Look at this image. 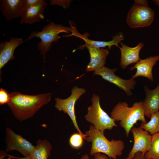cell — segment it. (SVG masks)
<instances>
[{
  "label": "cell",
  "mask_w": 159,
  "mask_h": 159,
  "mask_svg": "<svg viewBox=\"0 0 159 159\" xmlns=\"http://www.w3.org/2000/svg\"><path fill=\"white\" fill-rule=\"evenodd\" d=\"M51 96L50 93L30 95L13 92L9 94L7 104L15 118L22 121L33 117L41 107L49 102Z\"/></svg>",
  "instance_id": "cell-1"
},
{
  "label": "cell",
  "mask_w": 159,
  "mask_h": 159,
  "mask_svg": "<svg viewBox=\"0 0 159 159\" xmlns=\"http://www.w3.org/2000/svg\"><path fill=\"white\" fill-rule=\"evenodd\" d=\"M87 135L85 140L91 143L90 152L91 156L97 153H103L110 159H117L121 156L125 148V143L121 140L112 139L110 141L105 137L104 133L90 125L88 130L85 132Z\"/></svg>",
  "instance_id": "cell-2"
},
{
  "label": "cell",
  "mask_w": 159,
  "mask_h": 159,
  "mask_svg": "<svg viewBox=\"0 0 159 159\" xmlns=\"http://www.w3.org/2000/svg\"><path fill=\"white\" fill-rule=\"evenodd\" d=\"M110 117L115 121H120L119 124L125 130L127 137L138 121L147 122L142 101L134 103L130 107L125 102H119L113 109Z\"/></svg>",
  "instance_id": "cell-3"
},
{
  "label": "cell",
  "mask_w": 159,
  "mask_h": 159,
  "mask_svg": "<svg viewBox=\"0 0 159 159\" xmlns=\"http://www.w3.org/2000/svg\"><path fill=\"white\" fill-rule=\"evenodd\" d=\"M71 29V27L51 22L45 25L41 31L32 32L24 42L34 37L40 38L41 41L38 44L37 48L44 61L46 54L51 49L52 43L57 41L60 38L59 34L69 33Z\"/></svg>",
  "instance_id": "cell-4"
},
{
  "label": "cell",
  "mask_w": 159,
  "mask_h": 159,
  "mask_svg": "<svg viewBox=\"0 0 159 159\" xmlns=\"http://www.w3.org/2000/svg\"><path fill=\"white\" fill-rule=\"evenodd\" d=\"M100 98L94 93L91 99L92 104L87 108V112L85 118L88 122L102 133L105 130H111L118 125L115 121L102 108Z\"/></svg>",
  "instance_id": "cell-5"
},
{
  "label": "cell",
  "mask_w": 159,
  "mask_h": 159,
  "mask_svg": "<svg viewBox=\"0 0 159 159\" xmlns=\"http://www.w3.org/2000/svg\"><path fill=\"white\" fill-rule=\"evenodd\" d=\"M86 91L84 88L75 86L72 89L71 95L65 99L58 97L55 98V108L59 111H63L69 115L76 130L85 140L87 136L82 132L78 126L75 114V105L77 100Z\"/></svg>",
  "instance_id": "cell-6"
},
{
  "label": "cell",
  "mask_w": 159,
  "mask_h": 159,
  "mask_svg": "<svg viewBox=\"0 0 159 159\" xmlns=\"http://www.w3.org/2000/svg\"><path fill=\"white\" fill-rule=\"evenodd\" d=\"M155 12L148 5L134 3L127 15L126 22L132 28L150 25L153 21Z\"/></svg>",
  "instance_id": "cell-7"
},
{
  "label": "cell",
  "mask_w": 159,
  "mask_h": 159,
  "mask_svg": "<svg viewBox=\"0 0 159 159\" xmlns=\"http://www.w3.org/2000/svg\"><path fill=\"white\" fill-rule=\"evenodd\" d=\"M5 133L6 152L16 150L24 157L29 156L34 150V146L20 135L15 133L9 128H6Z\"/></svg>",
  "instance_id": "cell-8"
},
{
  "label": "cell",
  "mask_w": 159,
  "mask_h": 159,
  "mask_svg": "<svg viewBox=\"0 0 159 159\" xmlns=\"http://www.w3.org/2000/svg\"><path fill=\"white\" fill-rule=\"evenodd\" d=\"M134 140L133 147L126 159H133L136 154L141 153L145 155L150 149L152 135L140 127H133L131 130Z\"/></svg>",
  "instance_id": "cell-9"
},
{
  "label": "cell",
  "mask_w": 159,
  "mask_h": 159,
  "mask_svg": "<svg viewBox=\"0 0 159 159\" xmlns=\"http://www.w3.org/2000/svg\"><path fill=\"white\" fill-rule=\"evenodd\" d=\"M117 70L116 68L111 69L104 67L94 71L93 75H100L102 78L117 86L123 90L127 96H131V90L134 89L136 84V81L132 78L129 80H124L116 76L115 72Z\"/></svg>",
  "instance_id": "cell-10"
},
{
  "label": "cell",
  "mask_w": 159,
  "mask_h": 159,
  "mask_svg": "<svg viewBox=\"0 0 159 159\" xmlns=\"http://www.w3.org/2000/svg\"><path fill=\"white\" fill-rule=\"evenodd\" d=\"M85 47L87 48L90 56V61L86 69L87 71L94 72L105 67L106 58L109 54L107 49L85 44L80 48Z\"/></svg>",
  "instance_id": "cell-11"
},
{
  "label": "cell",
  "mask_w": 159,
  "mask_h": 159,
  "mask_svg": "<svg viewBox=\"0 0 159 159\" xmlns=\"http://www.w3.org/2000/svg\"><path fill=\"white\" fill-rule=\"evenodd\" d=\"M24 9V0H0L1 12L8 21L20 17Z\"/></svg>",
  "instance_id": "cell-12"
},
{
  "label": "cell",
  "mask_w": 159,
  "mask_h": 159,
  "mask_svg": "<svg viewBox=\"0 0 159 159\" xmlns=\"http://www.w3.org/2000/svg\"><path fill=\"white\" fill-rule=\"evenodd\" d=\"M71 28L72 34L66 36L69 37L75 36L84 40L85 42V44L92 46L98 48H103L108 47L110 49L113 46H115L119 47L118 44L122 41L124 39V36L122 33H119L118 34L112 37V39L109 41H102L93 40L88 38L89 34L86 33L83 34H80L77 30L76 28L70 24Z\"/></svg>",
  "instance_id": "cell-13"
},
{
  "label": "cell",
  "mask_w": 159,
  "mask_h": 159,
  "mask_svg": "<svg viewBox=\"0 0 159 159\" xmlns=\"http://www.w3.org/2000/svg\"><path fill=\"white\" fill-rule=\"evenodd\" d=\"M24 42L21 38L11 37L9 41H6L0 43V72L1 69L9 61L15 58L14 54L16 48Z\"/></svg>",
  "instance_id": "cell-14"
},
{
  "label": "cell",
  "mask_w": 159,
  "mask_h": 159,
  "mask_svg": "<svg viewBox=\"0 0 159 159\" xmlns=\"http://www.w3.org/2000/svg\"><path fill=\"white\" fill-rule=\"evenodd\" d=\"M121 47H119L121 52V59L120 66L123 69H125L129 65L136 63L140 59L139 53L144 46L142 42H139L134 47H129L122 42L120 43Z\"/></svg>",
  "instance_id": "cell-15"
},
{
  "label": "cell",
  "mask_w": 159,
  "mask_h": 159,
  "mask_svg": "<svg viewBox=\"0 0 159 159\" xmlns=\"http://www.w3.org/2000/svg\"><path fill=\"white\" fill-rule=\"evenodd\" d=\"M47 5L45 1L38 5L25 8L20 17V24L32 25L44 19V14Z\"/></svg>",
  "instance_id": "cell-16"
},
{
  "label": "cell",
  "mask_w": 159,
  "mask_h": 159,
  "mask_svg": "<svg viewBox=\"0 0 159 159\" xmlns=\"http://www.w3.org/2000/svg\"><path fill=\"white\" fill-rule=\"evenodd\" d=\"M159 59V55L150 56L143 59H140L130 69V70L136 69L135 74L132 75L131 78L134 79L138 77L141 76L153 81L152 70L153 66Z\"/></svg>",
  "instance_id": "cell-17"
},
{
  "label": "cell",
  "mask_w": 159,
  "mask_h": 159,
  "mask_svg": "<svg viewBox=\"0 0 159 159\" xmlns=\"http://www.w3.org/2000/svg\"><path fill=\"white\" fill-rule=\"evenodd\" d=\"M146 96L143 102L145 115L150 118L152 115L159 110V84L153 90L144 87Z\"/></svg>",
  "instance_id": "cell-18"
},
{
  "label": "cell",
  "mask_w": 159,
  "mask_h": 159,
  "mask_svg": "<svg viewBox=\"0 0 159 159\" xmlns=\"http://www.w3.org/2000/svg\"><path fill=\"white\" fill-rule=\"evenodd\" d=\"M52 146L46 139L39 140L29 157L32 159H48L51 155Z\"/></svg>",
  "instance_id": "cell-19"
},
{
  "label": "cell",
  "mask_w": 159,
  "mask_h": 159,
  "mask_svg": "<svg viewBox=\"0 0 159 159\" xmlns=\"http://www.w3.org/2000/svg\"><path fill=\"white\" fill-rule=\"evenodd\" d=\"M150 118L148 122H142L140 127L153 135L159 133V111L153 114Z\"/></svg>",
  "instance_id": "cell-20"
},
{
  "label": "cell",
  "mask_w": 159,
  "mask_h": 159,
  "mask_svg": "<svg viewBox=\"0 0 159 159\" xmlns=\"http://www.w3.org/2000/svg\"><path fill=\"white\" fill-rule=\"evenodd\" d=\"M144 156L145 159H159V133L152 135L150 148Z\"/></svg>",
  "instance_id": "cell-21"
},
{
  "label": "cell",
  "mask_w": 159,
  "mask_h": 159,
  "mask_svg": "<svg viewBox=\"0 0 159 159\" xmlns=\"http://www.w3.org/2000/svg\"><path fill=\"white\" fill-rule=\"evenodd\" d=\"M84 139L82 135L79 133H74L69 138V145L73 148L76 149H80L83 145Z\"/></svg>",
  "instance_id": "cell-22"
},
{
  "label": "cell",
  "mask_w": 159,
  "mask_h": 159,
  "mask_svg": "<svg viewBox=\"0 0 159 159\" xmlns=\"http://www.w3.org/2000/svg\"><path fill=\"white\" fill-rule=\"evenodd\" d=\"M9 94L5 90L1 88L0 89V105H1L7 104L9 101Z\"/></svg>",
  "instance_id": "cell-23"
},
{
  "label": "cell",
  "mask_w": 159,
  "mask_h": 159,
  "mask_svg": "<svg viewBox=\"0 0 159 159\" xmlns=\"http://www.w3.org/2000/svg\"><path fill=\"white\" fill-rule=\"evenodd\" d=\"M49 1L51 5H57L62 6L64 9L68 7L71 2V1L70 0H52Z\"/></svg>",
  "instance_id": "cell-24"
},
{
  "label": "cell",
  "mask_w": 159,
  "mask_h": 159,
  "mask_svg": "<svg viewBox=\"0 0 159 159\" xmlns=\"http://www.w3.org/2000/svg\"><path fill=\"white\" fill-rule=\"evenodd\" d=\"M44 1V0H24L25 8L39 4Z\"/></svg>",
  "instance_id": "cell-25"
},
{
  "label": "cell",
  "mask_w": 159,
  "mask_h": 159,
  "mask_svg": "<svg viewBox=\"0 0 159 159\" xmlns=\"http://www.w3.org/2000/svg\"><path fill=\"white\" fill-rule=\"evenodd\" d=\"M94 159H109L106 155L101 153H97L93 155Z\"/></svg>",
  "instance_id": "cell-26"
},
{
  "label": "cell",
  "mask_w": 159,
  "mask_h": 159,
  "mask_svg": "<svg viewBox=\"0 0 159 159\" xmlns=\"http://www.w3.org/2000/svg\"><path fill=\"white\" fill-rule=\"evenodd\" d=\"M6 156L8 157V159H32L29 157H24L23 158L19 157L12 156L9 154H6Z\"/></svg>",
  "instance_id": "cell-27"
},
{
  "label": "cell",
  "mask_w": 159,
  "mask_h": 159,
  "mask_svg": "<svg viewBox=\"0 0 159 159\" xmlns=\"http://www.w3.org/2000/svg\"><path fill=\"white\" fill-rule=\"evenodd\" d=\"M144 155L139 152L136 154L133 159H145Z\"/></svg>",
  "instance_id": "cell-28"
},
{
  "label": "cell",
  "mask_w": 159,
  "mask_h": 159,
  "mask_svg": "<svg viewBox=\"0 0 159 159\" xmlns=\"http://www.w3.org/2000/svg\"><path fill=\"white\" fill-rule=\"evenodd\" d=\"M6 153L5 151L2 150L0 152V159H3L6 156Z\"/></svg>",
  "instance_id": "cell-29"
},
{
  "label": "cell",
  "mask_w": 159,
  "mask_h": 159,
  "mask_svg": "<svg viewBox=\"0 0 159 159\" xmlns=\"http://www.w3.org/2000/svg\"><path fill=\"white\" fill-rule=\"evenodd\" d=\"M80 159H94V158L91 159L89 157V156L87 154H85L82 156Z\"/></svg>",
  "instance_id": "cell-30"
},
{
  "label": "cell",
  "mask_w": 159,
  "mask_h": 159,
  "mask_svg": "<svg viewBox=\"0 0 159 159\" xmlns=\"http://www.w3.org/2000/svg\"><path fill=\"white\" fill-rule=\"evenodd\" d=\"M153 1L155 4L159 7V0H154Z\"/></svg>",
  "instance_id": "cell-31"
}]
</instances>
